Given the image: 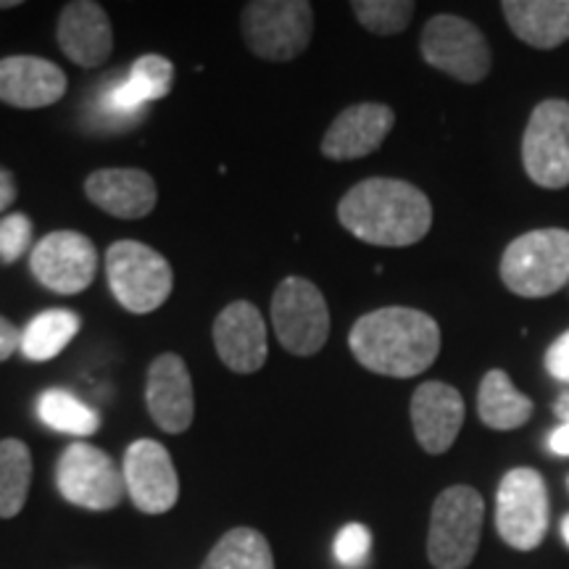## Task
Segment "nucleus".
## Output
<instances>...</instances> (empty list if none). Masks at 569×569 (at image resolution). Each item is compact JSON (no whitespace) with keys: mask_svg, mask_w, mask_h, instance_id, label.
Returning a JSON list of instances; mask_svg holds the SVG:
<instances>
[{"mask_svg":"<svg viewBox=\"0 0 569 569\" xmlns=\"http://www.w3.org/2000/svg\"><path fill=\"white\" fill-rule=\"evenodd\" d=\"M174 84V63L159 53H146L132 63L130 74L117 80V96L124 109L146 113L151 101L169 96Z\"/></svg>","mask_w":569,"mask_h":569,"instance_id":"nucleus-23","label":"nucleus"},{"mask_svg":"<svg viewBox=\"0 0 569 569\" xmlns=\"http://www.w3.org/2000/svg\"><path fill=\"white\" fill-rule=\"evenodd\" d=\"M419 51L432 69L467 84L482 82L490 71L488 40L472 21L451 13H438L427 21Z\"/></svg>","mask_w":569,"mask_h":569,"instance_id":"nucleus-9","label":"nucleus"},{"mask_svg":"<svg viewBox=\"0 0 569 569\" xmlns=\"http://www.w3.org/2000/svg\"><path fill=\"white\" fill-rule=\"evenodd\" d=\"M501 11L511 32L540 51L569 40V0H507Z\"/></svg>","mask_w":569,"mask_h":569,"instance_id":"nucleus-21","label":"nucleus"},{"mask_svg":"<svg viewBox=\"0 0 569 569\" xmlns=\"http://www.w3.org/2000/svg\"><path fill=\"white\" fill-rule=\"evenodd\" d=\"M19 0H0V9H17Z\"/></svg>","mask_w":569,"mask_h":569,"instance_id":"nucleus-38","label":"nucleus"},{"mask_svg":"<svg viewBox=\"0 0 569 569\" xmlns=\"http://www.w3.org/2000/svg\"><path fill=\"white\" fill-rule=\"evenodd\" d=\"M561 538H565V543L569 546V515L561 519Z\"/></svg>","mask_w":569,"mask_h":569,"instance_id":"nucleus-37","label":"nucleus"},{"mask_svg":"<svg viewBox=\"0 0 569 569\" xmlns=\"http://www.w3.org/2000/svg\"><path fill=\"white\" fill-rule=\"evenodd\" d=\"M243 40L264 61H293L311 42L315 9L306 0H253L240 17Z\"/></svg>","mask_w":569,"mask_h":569,"instance_id":"nucleus-6","label":"nucleus"},{"mask_svg":"<svg viewBox=\"0 0 569 569\" xmlns=\"http://www.w3.org/2000/svg\"><path fill=\"white\" fill-rule=\"evenodd\" d=\"M348 346L361 367L375 375H422L440 353V327L436 319L407 306H386L356 319Z\"/></svg>","mask_w":569,"mask_h":569,"instance_id":"nucleus-1","label":"nucleus"},{"mask_svg":"<svg viewBox=\"0 0 569 569\" xmlns=\"http://www.w3.org/2000/svg\"><path fill=\"white\" fill-rule=\"evenodd\" d=\"M84 196L117 219H142L156 209L159 190L142 169H98L84 180Z\"/></svg>","mask_w":569,"mask_h":569,"instance_id":"nucleus-20","label":"nucleus"},{"mask_svg":"<svg viewBox=\"0 0 569 569\" xmlns=\"http://www.w3.org/2000/svg\"><path fill=\"white\" fill-rule=\"evenodd\" d=\"M396 113L386 103H356L340 111L322 138L325 159L353 161L375 153L393 130Z\"/></svg>","mask_w":569,"mask_h":569,"instance_id":"nucleus-16","label":"nucleus"},{"mask_svg":"<svg viewBox=\"0 0 569 569\" xmlns=\"http://www.w3.org/2000/svg\"><path fill=\"white\" fill-rule=\"evenodd\" d=\"M32 482V453L24 440H0V519L17 517L24 509Z\"/></svg>","mask_w":569,"mask_h":569,"instance_id":"nucleus-26","label":"nucleus"},{"mask_svg":"<svg viewBox=\"0 0 569 569\" xmlns=\"http://www.w3.org/2000/svg\"><path fill=\"white\" fill-rule=\"evenodd\" d=\"M549 448L551 453H557V457H569V425H561L551 432Z\"/></svg>","mask_w":569,"mask_h":569,"instance_id":"nucleus-35","label":"nucleus"},{"mask_svg":"<svg viewBox=\"0 0 569 569\" xmlns=\"http://www.w3.org/2000/svg\"><path fill=\"white\" fill-rule=\"evenodd\" d=\"M146 403L151 419L169 436H180L193 425L196 393L190 369L177 353L156 356L148 367Z\"/></svg>","mask_w":569,"mask_h":569,"instance_id":"nucleus-15","label":"nucleus"},{"mask_svg":"<svg viewBox=\"0 0 569 569\" xmlns=\"http://www.w3.org/2000/svg\"><path fill=\"white\" fill-rule=\"evenodd\" d=\"M90 117H92V122H96L98 130L122 132V130H132V127L142 119V113L124 109L122 101H119V96H117V80H109L106 84H101L98 96L92 98Z\"/></svg>","mask_w":569,"mask_h":569,"instance_id":"nucleus-29","label":"nucleus"},{"mask_svg":"<svg viewBox=\"0 0 569 569\" xmlns=\"http://www.w3.org/2000/svg\"><path fill=\"white\" fill-rule=\"evenodd\" d=\"M338 219L361 243L407 248L430 232L432 206L430 198L407 180L372 177L340 198Z\"/></svg>","mask_w":569,"mask_h":569,"instance_id":"nucleus-2","label":"nucleus"},{"mask_svg":"<svg viewBox=\"0 0 569 569\" xmlns=\"http://www.w3.org/2000/svg\"><path fill=\"white\" fill-rule=\"evenodd\" d=\"M411 425L417 443L432 457H440L465 425V398L446 382H422L411 396Z\"/></svg>","mask_w":569,"mask_h":569,"instance_id":"nucleus-17","label":"nucleus"},{"mask_svg":"<svg viewBox=\"0 0 569 569\" xmlns=\"http://www.w3.org/2000/svg\"><path fill=\"white\" fill-rule=\"evenodd\" d=\"M496 530L517 551H532L549 530V488L530 467L509 469L496 493Z\"/></svg>","mask_w":569,"mask_h":569,"instance_id":"nucleus-7","label":"nucleus"},{"mask_svg":"<svg viewBox=\"0 0 569 569\" xmlns=\"http://www.w3.org/2000/svg\"><path fill=\"white\" fill-rule=\"evenodd\" d=\"M525 172L538 188L569 184V103L551 98L536 106L522 134Z\"/></svg>","mask_w":569,"mask_h":569,"instance_id":"nucleus-11","label":"nucleus"},{"mask_svg":"<svg viewBox=\"0 0 569 569\" xmlns=\"http://www.w3.org/2000/svg\"><path fill=\"white\" fill-rule=\"evenodd\" d=\"M532 401L522 396L503 369H490L478 390V417L490 430H517L532 417Z\"/></svg>","mask_w":569,"mask_h":569,"instance_id":"nucleus-22","label":"nucleus"},{"mask_svg":"<svg viewBox=\"0 0 569 569\" xmlns=\"http://www.w3.org/2000/svg\"><path fill=\"white\" fill-rule=\"evenodd\" d=\"M124 488L127 496L142 515H163L180 498L174 461L159 440L140 438L124 453Z\"/></svg>","mask_w":569,"mask_h":569,"instance_id":"nucleus-13","label":"nucleus"},{"mask_svg":"<svg viewBox=\"0 0 569 569\" xmlns=\"http://www.w3.org/2000/svg\"><path fill=\"white\" fill-rule=\"evenodd\" d=\"M30 272L42 288L59 296L88 290L98 274V251L88 234L56 230L32 248Z\"/></svg>","mask_w":569,"mask_h":569,"instance_id":"nucleus-12","label":"nucleus"},{"mask_svg":"<svg viewBox=\"0 0 569 569\" xmlns=\"http://www.w3.org/2000/svg\"><path fill=\"white\" fill-rule=\"evenodd\" d=\"M21 348V330L13 327V322H9L6 317H0V361L11 359Z\"/></svg>","mask_w":569,"mask_h":569,"instance_id":"nucleus-33","label":"nucleus"},{"mask_svg":"<svg viewBox=\"0 0 569 569\" xmlns=\"http://www.w3.org/2000/svg\"><path fill=\"white\" fill-rule=\"evenodd\" d=\"M482 517V496L469 486L446 488L436 498L427 536V559L436 569H467L478 557Z\"/></svg>","mask_w":569,"mask_h":569,"instance_id":"nucleus-4","label":"nucleus"},{"mask_svg":"<svg viewBox=\"0 0 569 569\" xmlns=\"http://www.w3.org/2000/svg\"><path fill=\"white\" fill-rule=\"evenodd\" d=\"M67 92V74L40 56L0 59V101L13 109H46Z\"/></svg>","mask_w":569,"mask_h":569,"instance_id":"nucleus-19","label":"nucleus"},{"mask_svg":"<svg viewBox=\"0 0 569 569\" xmlns=\"http://www.w3.org/2000/svg\"><path fill=\"white\" fill-rule=\"evenodd\" d=\"M32 246V222L27 213H9L0 219V264H13Z\"/></svg>","mask_w":569,"mask_h":569,"instance_id":"nucleus-30","label":"nucleus"},{"mask_svg":"<svg viewBox=\"0 0 569 569\" xmlns=\"http://www.w3.org/2000/svg\"><path fill=\"white\" fill-rule=\"evenodd\" d=\"M56 488L74 507L109 511L127 493L117 461L90 443H71L56 465Z\"/></svg>","mask_w":569,"mask_h":569,"instance_id":"nucleus-10","label":"nucleus"},{"mask_svg":"<svg viewBox=\"0 0 569 569\" xmlns=\"http://www.w3.org/2000/svg\"><path fill=\"white\" fill-rule=\"evenodd\" d=\"M201 569H274V557L259 530L234 528L217 540Z\"/></svg>","mask_w":569,"mask_h":569,"instance_id":"nucleus-25","label":"nucleus"},{"mask_svg":"<svg viewBox=\"0 0 569 569\" xmlns=\"http://www.w3.org/2000/svg\"><path fill=\"white\" fill-rule=\"evenodd\" d=\"M13 201H17V180H13L9 169L0 167V213L11 209Z\"/></svg>","mask_w":569,"mask_h":569,"instance_id":"nucleus-34","label":"nucleus"},{"mask_svg":"<svg viewBox=\"0 0 569 569\" xmlns=\"http://www.w3.org/2000/svg\"><path fill=\"white\" fill-rule=\"evenodd\" d=\"M61 51L69 61L84 69H96L109 61L113 51V30L103 6L92 0H71L63 6L59 27H56Z\"/></svg>","mask_w":569,"mask_h":569,"instance_id":"nucleus-18","label":"nucleus"},{"mask_svg":"<svg viewBox=\"0 0 569 569\" xmlns=\"http://www.w3.org/2000/svg\"><path fill=\"white\" fill-rule=\"evenodd\" d=\"M332 551H336V559L343 567H361L367 561L369 551H372V532L359 522L346 525V528L338 532Z\"/></svg>","mask_w":569,"mask_h":569,"instance_id":"nucleus-31","label":"nucleus"},{"mask_svg":"<svg viewBox=\"0 0 569 569\" xmlns=\"http://www.w3.org/2000/svg\"><path fill=\"white\" fill-rule=\"evenodd\" d=\"M38 417L46 427H51L63 436L88 438L101 427V415L84 407L77 396L67 393V390L51 388L38 398Z\"/></svg>","mask_w":569,"mask_h":569,"instance_id":"nucleus-27","label":"nucleus"},{"mask_svg":"<svg viewBox=\"0 0 569 569\" xmlns=\"http://www.w3.org/2000/svg\"><path fill=\"white\" fill-rule=\"evenodd\" d=\"M498 272L515 296H553L569 282V230L549 227L519 234L503 251Z\"/></svg>","mask_w":569,"mask_h":569,"instance_id":"nucleus-3","label":"nucleus"},{"mask_svg":"<svg viewBox=\"0 0 569 569\" xmlns=\"http://www.w3.org/2000/svg\"><path fill=\"white\" fill-rule=\"evenodd\" d=\"M546 369H549L553 380L569 382V330L553 340L549 351H546Z\"/></svg>","mask_w":569,"mask_h":569,"instance_id":"nucleus-32","label":"nucleus"},{"mask_svg":"<svg viewBox=\"0 0 569 569\" xmlns=\"http://www.w3.org/2000/svg\"><path fill=\"white\" fill-rule=\"evenodd\" d=\"M106 277L119 306L132 315H151L167 303L174 288L169 261L138 240H117L106 251Z\"/></svg>","mask_w":569,"mask_h":569,"instance_id":"nucleus-5","label":"nucleus"},{"mask_svg":"<svg viewBox=\"0 0 569 569\" xmlns=\"http://www.w3.org/2000/svg\"><path fill=\"white\" fill-rule=\"evenodd\" d=\"M553 415H557L565 425H569V393L559 396V401L553 403Z\"/></svg>","mask_w":569,"mask_h":569,"instance_id":"nucleus-36","label":"nucleus"},{"mask_svg":"<svg viewBox=\"0 0 569 569\" xmlns=\"http://www.w3.org/2000/svg\"><path fill=\"white\" fill-rule=\"evenodd\" d=\"M82 319L69 309H48L30 319V325L21 330L19 351L30 361H51L67 348L80 332Z\"/></svg>","mask_w":569,"mask_h":569,"instance_id":"nucleus-24","label":"nucleus"},{"mask_svg":"<svg viewBox=\"0 0 569 569\" xmlns=\"http://www.w3.org/2000/svg\"><path fill=\"white\" fill-rule=\"evenodd\" d=\"M213 348L227 369L253 375L267 365V325L251 301H234L213 319Z\"/></svg>","mask_w":569,"mask_h":569,"instance_id":"nucleus-14","label":"nucleus"},{"mask_svg":"<svg viewBox=\"0 0 569 569\" xmlns=\"http://www.w3.org/2000/svg\"><path fill=\"white\" fill-rule=\"evenodd\" d=\"M272 327L293 356H315L330 338V306L322 290L303 277H284L272 296Z\"/></svg>","mask_w":569,"mask_h":569,"instance_id":"nucleus-8","label":"nucleus"},{"mask_svg":"<svg viewBox=\"0 0 569 569\" xmlns=\"http://www.w3.org/2000/svg\"><path fill=\"white\" fill-rule=\"evenodd\" d=\"M417 6L411 0H356L351 11L372 34H398L409 27Z\"/></svg>","mask_w":569,"mask_h":569,"instance_id":"nucleus-28","label":"nucleus"}]
</instances>
